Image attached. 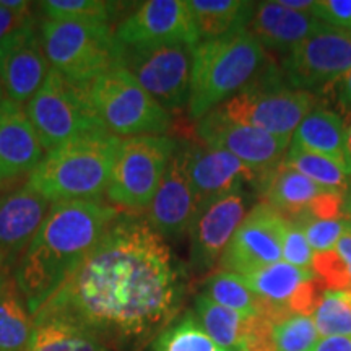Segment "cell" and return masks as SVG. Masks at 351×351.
<instances>
[{"label":"cell","mask_w":351,"mask_h":351,"mask_svg":"<svg viewBox=\"0 0 351 351\" xmlns=\"http://www.w3.org/2000/svg\"><path fill=\"white\" fill-rule=\"evenodd\" d=\"M119 208L101 200L56 202L39 226L13 275L32 315L99 243Z\"/></svg>","instance_id":"7a4b0ae2"},{"label":"cell","mask_w":351,"mask_h":351,"mask_svg":"<svg viewBox=\"0 0 351 351\" xmlns=\"http://www.w3.org/2000/svg\"><path fill=\"white\" fill-rule=\"evenodd\" d=\"M276 2H278L280 5L291 8V10L304 12V13H311V10H313L314 7L313 0H276Z\"/></svg>","instance_id":"ee69618b"},{"label":"cell","mask_w":351,"mask_h":351,"mask_svg":"<svg viewBox=\"0 0 351 351\" xmlns=\"http://www.w3.org/2000/svg\"><path fill=\"white\" fill-rule=\"evenodd\" d=\"M194 314L215 345L226 351H244L258 322V317L236 313L204 295L195 298Z\"/></svg>","instance_id":"d4e9b609"},{"label":"cell","mask_w":351,"mask_h":351,"mask_svg":"<svg viewBox=\"0 0 351 351\" xmlns=\"http://www.w3.org/2000/svg\"><path fill=\"white\" fill-rule=\"evenodd\" d=\"M346 137H348V152H350V158H351V124L346 127Z\"/></svg>","instance_id":"bcb514c9"},{"label":"cell","mask_w":351,"mask_h":351,"mask_svg":"<svg viewBox=\"0 0 351 351\" xmlns=\"http://www.w3.org/2000/svg\"><path fill=\"white\" fill-rule=\"evenodd\" d=\"M186 270L147 218L124 213L34 313L75 324L108 348L129 350L178 317Z\"/></svg>","instance_id":"6da1fadb"},{"label":"cell","mask_w":351,"mask_h":351,"mask_svg":"<svg viewBox=\"0 0 351 351\" xmlns=\"http://www.w3.org/2000/svg\"><path fill=\"white\" fill-rule=\"evenodd\" d=\"M283 165L298 171L322 189L337 194H345L351 184V176L339 163L322 155L301 150L289 145Z\"/></svg>","instance_id":"f546056e"},{"label":"cell","mask_w":351,"mask_h":351,"mask_svg":"<svg viewBox=\"0 0 351 351\" xmlns=\"http://www.w3.org/2000/svg\"><path fill=\"white\" fill-rule=\"evenodd\" d=\"M124 3L108 0H46L39 3L46 20L108 23L116 19Z\"/></svg>","instance_id":"1f68e13d"},{"label":"cell","mask_w":351,"mask_h":351,"mask_svg":"<svg viewBox=\"0 0 351 351\" xmlns=\"http://www.w3.org/2000/svg\"><path fill=\"white\" fill-rule=\"evenodd\" d=\"M3 96H5V95H3V90H2V85H0V103H2V101H3V99H5V98H3Z\"/></svg>","instance_id":"7dc6e473"},{"label":"cell","mask_w":351,"mask_h":351,"mask_svg":"<svg viewBox=\"0 0 351 351\" xmlns=\"http://www.w3.org/2000/svg\"><path fill=\"white\" fill-rule=\"evenodd\" d=\"M23 351H109L93 333L59 319L34 322Z\"/></svg>","instance_id":"83f0119b"},{"label":"cell","mask_w":351,"mask_h":351,"mask_svg":"<svg viewBox=\"0 0 351 351\" xmlns=\"http://www.w3.org/2000/svg\"><path fill=\"white\" fill-rule=\"evenodd\" d=\"M314 103L313 93L288 86L282 70H276L269 60L249 85L215 109L228 119L256 127L291 143L293 134L313 111Z\"/></svg>","instance_id":"8992f818"},{"label":"cell","mask_w":351,"mask_h":351,"mask_svg":"<svg viewBox=\"0 0 351 351\" xmlns=\"http://www.w3.org/2000/svg\"><path fill=\"white\" fill-rule=\"evenodd\" d=\"M202 295L217 304L252 317H265L267 307L251 288L245 285L243 276L231 271H217L210 275L204 283Z\"/></svg>","instance_id":"f1b7e54d"},{"label":"cell","mask_w":351,"mask_h":351,"mask_svg":"<svg viewBox=\"0 0 351 351\" xmlns=\"http://www.w3.org/2000/svg\"><path fill=\"white\" fill-rule=\"evenodd\" d=\"M249 195L232 192L200 208L189 231V265L195 274H205L218 265L226 245L247 215Z\"/></svg>","instance_id":"ac0fdd59"},{"label":"cell","mask_w":351,"mask_h":351,"mask_svg":"<svg viewBox=\"0 0 351 351\" xmlns=\"http://www.w3.org/2000/svg\"><path fill=\"white\" fill-rule=\"evenodd\" d=\"M337 98H339L341 108L351 114V70L337 82Z\"/></svg>","instance_id":"b9f144b4"},{"label":"cell","mask_w":351,"mask_h":351,"mask_svg":"<svg viewBox=\"0 0 351 351\" xmlns=\"http://www.w3.org/2000/svg\"><path fill=\"white\" fill-rule=\"evenodd\" d=\"M351 70V32L327 28L283 54L282 75L295 90L315 93Z\"/></svg>","instance_id":"8fae6325"},{"label":"cell","mask_w":351,"mask_h":351,"mask_svg":"<svg viewBox=\"0 0 351 351\" xmlns=\"http://www.w3.org/2000/svg\"><path fill=\"white\" fill-rule=\"evenodd\" d=\"M195 132L200 143L231 153L261 179L283 163L289 148L288 140L228 119L218 109L197 121Z\"/></svg>","instance_id":"7c38bea8"},{"label":"cell","mask_w":351,"mask_h":351,"mask_svg":"<svg viewBox=\"0 0 351 351\" xmlns=\"http://www.w3.org/2000/svg\"><path fill=\"white\" fill-rule=\"evenodd\" d=\"M25 111L46 152L73 140L109 134L93 106L88 85L70 82L52 69Z\"/></svg>","instance_id":"52a82bcc"},{"label":"cell","mask_w":351,"mask_h":351,"mask_svg":"<svg viewBox=\"0 0 351 351\" xmlns=\"http://www.w3.org/2000/svg\"><path fill=\"white\" fill-rule=\"evenodd\" d=\"M343 218V194H337V192L326 191L322 194L315 197L313 204L306 208V212L300 218L293 219V221H300V219H341Z\"/></svg>","instance_id":"f35d334b"},{"label":"cell","mask_w":351,"mask_h":351,"mask_svg":"<svg viewBox=\"0 0 351 351\" xmlns=\"http://www.w3.org/2000/svg\"><path fill=\"white\" fill-rule=\"evenodd\" d=\"M192 52L189 44L124 47L122 67L166 112H178L189 104Z\"/></svg>","instance_id":"30bf717a"},{"label":"cell","mask_w":351,"mask_h":351,"mask_svg":"<svg viewBox=\"0 0 351 351\" xmlns=\"http://www.w3.org/2000/svg\"><path fill=\"white\" fill-rule=\"evenodd\" d=\"M44 158V148L20 104L0 103V186L32 174Z\"/></svg>","instance_id":"44dd1931"},{"label":"cell","mask_w":351,"mask_h":351,"mask_svg":"<svg viewBox=\"0 0 351 351\" xmlns=\"http://www.w3.org/2000/svg\"><path fill=\"white\" fill-rule=\"evenodd\" d=\"M34 322L13 270L0 271V351H23Z\"/></svg>","instance_id":"4316f807"},{"label":"cell","mask_w":351,"mask_h":351,"mask_svg":"<svg viewBox=\"0 0 351 351\" xmlns=\"http://www.w3.org/2000/svg\"><path fill=\"white\" fill-rule=\"evenodd\" d=\"M313 351H351V337H320Z\"/></svg>","instance_id":"60d3db41"},{"label":"cell","mask_w":351,"mask_h":351,"mask_svg":"<svg viewBox=\"0 0 351 351\" xmlns=\"http://www.w3.org/2000/svg\"><path fill=\"white\" fill-rule=\"evenodd\" d=\"M269 60L267 51L247 29L200 41L192 52L189 117L200 121L249 85Z\"/></svg>","instance_id":"3957f363"},{"label":"cell","mask_w":351,"mask_h":351,"mask_svg":"<svg viewBox=\"0 0 351 351\" xmlns=\"http://www.w3.org/2000/svg\"><path fill=\"white\" fill-rule=\"evenodd\" d=\"M343 218L351 223V184L343 194Z\"/></svg>","instance_id":"f6af8a7d"},{"label":"cell","mask_w":351,"mask_h":351,"mask_svg":"<svg viewBox=\"0 0 351 351\" xmlns=\"http://www.w3.org/2000/svg\"><path fill=\"white\" fill-rule=\"evenodd\" d=\"M330 26L322 23L311 13L296 12L278 2H261L249 23L247 32L262 44L263 49L287 54L296 44Z\"/></svg>","instance_id":"7402d4cb"},{"label":"cell","mask_w":351,"mask_h":351,"mask_svg":"<svg viewBox=\"0 0 351 351\" xmlns=\"http://www.w3.org/2000/svg\"><path fill=\"white\" fill-rule=\"evenodd\" d=\"M348 221V219H346ZM335 251L339 252V256L343 258V262L348 267L350 275H351V223H346V228L343 231V234L340 236L339 243L335 245Z\"/></svg>","instance_id":"7bdbcfd3"},{"label":"cell","mask_w":351,"mask_h":351,"mask_svg":"<svg viewBox=\"0 0 351 351\" xmlns=\"http://www.w3.org/2000/svg\"><path fill=\"white\" fill-rule=\"evenodd\" d=\"M32 3H26L21 8H8L0 3V43L5 39L12 32L20 28L29 19H33Z\"/></svg>","instance_id":"ab89813d"},{"label":"cell","mask_w":351,"mask_h":351,"mask_svg":"<svg viewBox=\"0 0 351 351\" xmlns=\"http://www.w3.org/2000/svg\"><path fill=\"white\" fill-rule=\"evenodd\" d=\"M280 244H282V261L291 263L298 269L313 270L314 251L296 221L283 217L280 225Z\"/></svg>","instance_id":"e575fe53"},{"label":"cell","mask_w":351,"mask_h":351,"mask_svg":"<svg viewBox=\"0 0 351 351\" xmlns=\"http://www.w3.org/2000/svg\"><path fill=\"white\" fill-rule=\"evenodd\" d=\"M49 208L28 184L0 199V271L15 269Z\"/></svg>","instance_id":"ffe728a7"},{"label":"cell","mask_w":351,"mask_h":351,"mask_svg":"<svg viewBox=\"0 0 351 351\" xmlns=\"http://www.w3.org/2000/svg\"><path fill=\"white\" fill-rule=\"evenodd\" d=\"M289 145L330 158L351 176L346 125L340 114L324 108L313 109L298 125Z\"/></svg>","instance_id":"603a6c76"},{"label":"cell","mask_w":351,"mask_h":351,"mask_svg":"<svg viewBox=\"0 0 351 351\" xmlns=\"http://www.w3.org/2000/svg\"><path fill=\"white\" fill-rule=\"evenodd\" d=\"M275 351H313L320 335L313 315H288L271 322Z\"/></svg>","instance_id":"836d02e7"},{"label":"cell","mask_w":351,"mask_h":351,"mask_svg":"<svg viewBox=\"0 0 351 351\" xmlns=\"http://www.w3.org/2000/svg\"><path fill=\"white\" fill-rule=\"evenodd\" d=\"M88 90L99 119L111 135L130 138L165 135L169 130V112L122 65L96 77Z\"/></svg>","instance_id":"ba28073f"},{"label":"cell","mask_w":351,"mask_h":351,"mask_svg":"<svg viewBox=\"0 0 351 351\" xmlns=\"http://www.w3.org/2000/svg\"><path fill=\"white\" fill-rule=\"evenodd\" d=\"M257 187L263 202L288 219L300 218L315 197L326 192V189L283 163L263 176Z\"/></svg>","instance_id":"cb8c5ba5"},{"label":"cell","mask_w":351,"mask_h":351,"mask_svg":"<svg viewBox=\"0 0 351 351\" xmlns=\"http://www.w3.org/2000/svg\"><path fill=\"white\" fill-rule=\"evenodd\" d=\"M241 276L263 301L265 319L270 322L288 315H313L326 289L313 270L298 269L285 261Z\"/></svg>","instance_id":"4fadbf2b"},{"label":"cell","mask_w":351,"mask_h":351,"mask_svg":"<svg viewBox=\"0 0 351 351\" xmlns=\"http://www.w3.org/2000/svg\"><path fill=\"white\" fill-rule=\"evenodd\" d=\"M147 210L148 225L165 241L181 239L189 234L199 215V200L189 176L187 143L178 145Z\"/></svg>","instance_id":"2e32d148"},{"label":"cell","mask_w":351,"mask_h":351,"mask_svg":"<svg viewBox=\"0 0 351 351\" xmlns=\"http://www.w3.org/2000/svg\"><path fill=\"white\" fill-rule=\"evenodd\" d=\"M178 140L168 135H142L121 142L106 197L116 208L140 212L150 207Z\"/></svg>","instance_id":"9c48e42d"},{"label":"cell","mask_w":351,"mask_h":351,"mask_svg":"<svg viewBox=\"0 0 351 351\" xmlns=\"http://www.w3.org/2000/svg\"><path fill=\"white\" fill-rule=\"evenodd\" d=\"M313 271L324 283L326 289L351 291L350 270L335 249L327 252H315L313 258Z\"/></svg>","instance_id":"d590c367"},{"label":"cell","mask_w":351,"mask_h":351,"mask_svg":"<svg viewBox=\"0 0 351 351\" xmlns=\"http://www.w3.org/2000/svg\"><path fill=\"white\" fill-rule=\"evenodd\" d=\"M215 341L205 333L195 314L189 311L174 319L153 341L152 351H219Z\"/></svg>","instance_id":"4dcf8cb0"},{"label":"cell","mask_w":351,"mask_h":351,"mask_svg":"<svg viewBox=\"0 0 351 351\" xmlns=\"http://www.w3.org/2000/svg\"><path fill=\"white\" fill-rule=\"evenodd\" d=\"M51 69L78 85L122 65L124 46L108 23L44 20L39 26Z\"/></svg>","instance_id":"5b68a950"},{"label":"cell","mask_w":351,"mask_h":351,"mask_svg":"<svg viewBox=\"0 0 351 351\" xmlns=\"http://www.w3.org/2000/svg\"><path fill=\"white\" fill-rule=\"evenodd\" d=\"M311 15L332 28L351 32V0H319Z\"/></svg>","instance_id":"74e56055"},{"label":"cell","mask_w":351,"mask_h":351,"mask_svg":"<svg viewBox=\"0 0 351 351\" xmlns=\"http://www.w3.org/2000/svg\"><path fill=\"white\" fill-rule=\"evenodd\" d=\"M187 156L189 176L199 200V212L205 205L261 181L238 158L219 148L204 143H187Z\"/></svg>","instance_id":"d6986e66"},{"label":"cell","mask_w":351,"mask_h":351,"mask_svg":"<svg viewBox=\"0 0 351 351\" xmlns=\"http://www.w3.org/2000/svg\"><path fill=\"white\" fill-rule=\"evenodd\" d=\"M283 215L265 202L254 205L219 258L221 271L247 275L282 261L280 225Z\"/></svg>","instance_id":"e0dca14e"},{"label":"cell","mask_w":351,"mask_h":351,"mask_svg":"<svg viewBox=\"0 0 351 351\" xmlns=\"http://www.w3.org/2000/svg\"><path fill=\"white\" fill-rule=\"evenodd\" d=\"M122 140L103 134L73 140L47 152L28 186L49 202L99 200L108 189Z\"/></svg>","instance_id":"277c9868"},{"label":"cell","mask_w":351,"mask_h":351,"mask_svg":"<svg viewBox=\"0 0 351 351\" xmlns=\"http://www.w3.org/2000/svg\"><path fill=\"white\" fill-rule=\"evenodd\" d=\"M304 232L307 243L315 252H327L335 249L340 236L346 228V219H300L296 221Z\"/></svg>","instance_id":"8d00e7d4"},{"label":"cell","mask_w":351,"mask_h":351,"mask_svg":"<svg viewBox=\"0 0 351 351\" xmlns=\"http://www.w3.org/2000/svg\"><path fill=\"white\" fill-rule=\"evenodd\" d=\"M313 320L320 337H351V291L324 289Z\"/></svg>","instance_id":"d6a6232c"},{"label":"cell","mask_w":351,"mask_h":351,"mask_svg":"<svg viewBox=\"0 0 351 351\" xmlns=\"http://www.w3.org/2000/svg\"><path fill=\"white\" fill-rule=\"evenodd\" d=\"M257 2L245 0H189L200 41L218 39L249 28Z\"/></svg>","instance_id":"484cf974"},{"label":"cell","mask_w":351,"mask_h":351,"mask_svg":"<svg viewBox=\"0 0 351 351\" xmlns=\"http://www.w3.org/2000/svg\"><path fill=\"white\" fill-rule=\"evenodd\" d=\"M114 36L124 47L200 43L192 13L182 0L143 2L114 28Z\"/></svg>","instance_id":"5bb4252c"},{"label":"cell","mask_w":351,"mask_h":351,"mask_svg":"<svg viewBox=\"0 0 351 351\" xmlns=\"http://www.w3.org/2000/svg\"><path fill=\"white\" fill-rule=\"evenodd\" d=\"M49 72L41 32L33 16L0 43V85L5 99L20 106L28 104Z\"/></svg>","instance_id":"9a60e30c"}]
</instances>
